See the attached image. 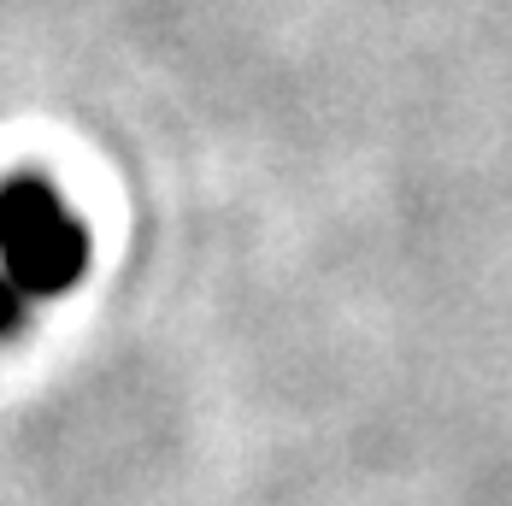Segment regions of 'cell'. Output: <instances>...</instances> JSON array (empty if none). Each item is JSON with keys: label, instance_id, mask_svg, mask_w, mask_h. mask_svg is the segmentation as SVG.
<instances>
[{"label": "cell", "instance_id": "obj_1", "mask_svg": "<svg viewBox=\"0 0 512 506\" xmlns=\"http://www.w3.org/2000/svg\"><path fill=\"white\" fill-rule=\"evenodd\" d=\"M0 271L30 295H71L89 271V230L48 177H0Z\"/></svg>", "mask_w": 512, "mask_h": 506}, {"label": "cell", "instance_id": "obj_2", "mask_svg": "<svg viewBox=\"0 0 512 506\" xmlns=\"http://www.w3.org/2000/svg\"><path fill=\"white\" fill-rule=\"evenodd\" d=\"M24 318H30V295L0 271V342H12V336L24 330Z\"/></svg>", "mask_w": 512, "mask_h": 506}]
</instances>
